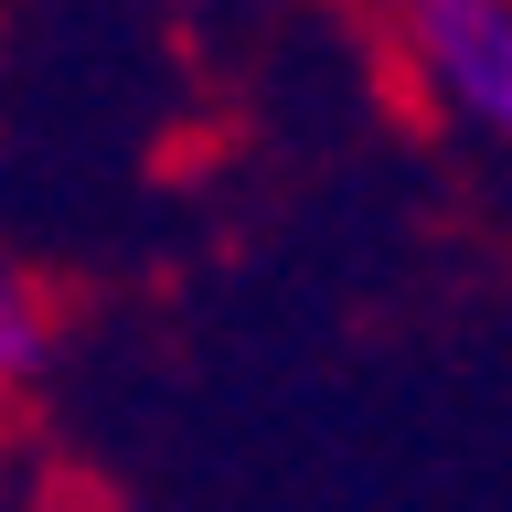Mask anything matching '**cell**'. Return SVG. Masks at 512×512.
<instances>
[{
	"mask_svg": "<svg viewBox=\"0 0 512 512\" xmlns=\"http://www.w3.org/2000/svg\"><path fill=\"white\" fill-rule=\"evenodd\" d=\"M406 64L438 118L480 139L512 128V0H406Z\"/></svg>",
	"mask_w": 512,
	"mask_h": 512,
	"instance_id": "1",
	"label": "cell"
},
{
	"mask_svg": "<svg viewBox=\"0 0 512 512\" xmlns=\"http://www.w3.org/2000/svg\"><path fill=\"white\" fill-rule=\"evenodd\" d=\"M43 363V299L22 278H0V384H22Z\"/></svg>",
	"mask_w": 512,
	"mask_h": 512,
	"instance_id": "2",
	"label": "cell"
}]
</instances>
